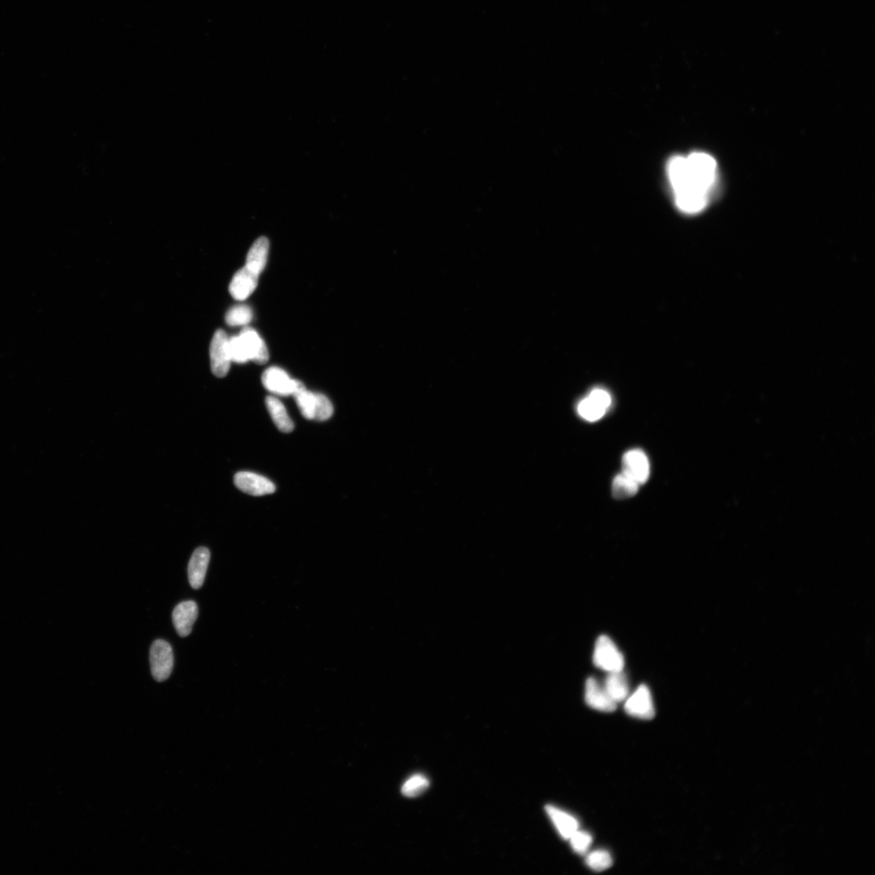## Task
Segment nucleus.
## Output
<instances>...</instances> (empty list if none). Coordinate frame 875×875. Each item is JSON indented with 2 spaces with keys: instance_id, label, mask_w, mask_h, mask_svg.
I'll list each match as a JSON object with an SVG mask.
<instances>
[{
  "instance_id": "nucleus-1",
  "label": "nucleus",
  "mask_w": 875,
  "mask_h": 875,
  "mask_svg": "<svg viewBox=\"0 0 875 875\" xmlns=\"http://www.w3.org/2000/svg\"><path fill=\"white\" fill-rule=\"evenodd\" d=\"M262 383L267 390L276 396H293L306 388L301 381L293 380L284 370L276 366L269 367L264 372Z\"/></svg>"
},
{
  "instance_id": "nucleus-2",
  "label": "nucleus",
  "mask_w": 875,
  "mask_h": 875,
  "mask_svg": "<svg viewBox=\"0 0 875 875\" xmlns=\"http://www.w3.org/2000/svg\"><path fill=\"white\" fill-rule=\"evenodd\" d=\"M594 663L597 668L611 673L622 671L624 658L610 637L601 636L596 642Z\"/></svg>"
},
{
  "instance_id": "nucleus-3",
  "label": "nucleus",
  "mask_w": 875,
  "mask_h": 875,
  "mask_svg": "<svg viewBox=\"0 0 875 875\" xmlns=\"http://www.w3.org/2000/svg\"><path fill=\"white\" fill-rule=\"evenodd\" d=\"M149 659L153 679L160 682L168 679L174 669V653L170 644L163 639L155 640Z\"/></svg>"
},
{
  "instance_id": "nucleus-4",
  "label": "nucleus",
  "mask_w": 875,
  "mask_h": 875,
  "mask_svg": "<svg viewBox=\"0 0 875 875\" xmlns=\"http://www.w3.org/2000/svg\"><path fill=\"white\" fill-rule=\"evenodd\" d=\"M211 369L217 377H225L231 368L229 338L223 330H217L210 345Z\"/></svg>"
},
{
  "instance_id": "nucleus-5",
  "label": "nucleus",
  "mask_w": 875,
  "mask_h": 875,
  "mask_svg": "<svg viewBox=\"0 0 875 875\" xmlns=\"http://www.w3.org/2000/svg\"><path fill=\"white\" fill-rule=\"evenodd\" d=\"M625 709L629 716L641 720H651L655 716L652 694L649 688L640 685L632 696L626 698Z\"/></svg>"
},
{
  "instance_id": "nucleus-6",
  "label": "nucleus",
  "mask_w": 875,
  "mask_h": 875,
  "mask_svg": "<svg viewBox=\"0 0 875 875\" xmlns=\"http://www.w3.org/2000/svg\"><path fill=\"white\" fill-rule=\"evenodd\" d=\"M611 395L603 389H594L578 405L577 411L581 418L586 421H596L603 418L611 404Z\"/></svg>"
},
{
  "instance_id": "nucleus-7",
  "label": "nucleus",
  "mask_w": 875,
  "mask_h": 875,
  "mask_svg": "<svg viewBox=\"0 0 875 875\" xmlns=\"http://www.w3.org/2000/svg\"><path fill=\"white\" fill-rule=\"evenodd\" d=\"M622 472L639 485L646 483L650 474L649 459L640 449L629 451L624 454L622 461Z\"/></svg>"
},
{
  "instance_id": "nucleus-8",
  "label": "nucleus",
  "mask_w": 875,
  "mask_h": 875,
  "mask_svg": "<svg viewBox=\"0 0 875 875\" xmlns=\"http://www.w3.org/2000/svg\"><path fill=\"white\" fill-rule=\"evenodd\" d=\"M234 484L241 492L253 496H264L275 492V485L261 475L253 472H238Z\"/></svg>"
},
{
  "instance_id": "nucleus-9",
  "label": "nucleus",
  "mask_w": 875,
  "mask_h": 875,
  "mask_svg": "<svg viewBox=\"0 0 875 875\" xmlns=\"http://www.w3.org/2000/svg\"><path fill=\"white\" fill-rule=\"evenodd\" d=\"M585 702L588 706L595 710L612 713L616 710L617 703L613 701L609 694L594 677H589L585 684Z\"/></svg>"
},
{
  "instance_id": "nucleus-10",
  "label": "nucleus",
  "mask_w": 875,
  "mask_h": 875,
  "mask_svg": "<svg viewBox=\"0 0 875 875\" xmlns=\"http://www.w3.org/2000/svg\"><path fill=\"white\" fill-rule=\"evenodd\" d=\"M198 606L193 601H184L174 608L172 618L176 632L181 637H189L198 617Z\"/></svg>"
},
{
  "instance_id": "nucleus-11",
  "label": "nucleus",
  "mask_w": 875,
  "mask_h": 875,
  "mask_svg": "<svg viewBox=\"0 0 875 875\" xmlns=\"http://www.w3.org/2000/svg\"><path fill=\"white\" fill-rule=\"evenodd\" d=\"M259 276L248 269L246 266L238 270L234 274L229 287L232 297L239 301L246 300L257 287Z\"/></svg>"
},
{
  "instance_id": "nucleus-12",
  "label": "nucleus",
  "mask_w": 875,
  "mask_h": 875,
  "mask_svg": "<svg viewBox=\"0 0 875 875\" xmlns=\"http://www.w3.org/2000/svg\"><path fill=\"white\" fill-rule=\"evenodd\" d=\"M210 560V551L206 547L197 548L192 554L189 565V578L194 589H200L204 584Z\"/></svg>"
},
{
  "instance_id": "nucleus-13",
  "label": "nucleus",
  "mask_w": 875,
  "mask_h": 875,
  "mask_svg": "<svg viewBox=\"0 0 875 875\" xmlns=\"http://www.w3.org/2000/svg\"><path fill=\"white\" fill-rule=\"evenodd\" d=\"M239 337L242 339L245 348L247 350L250 360H253L259 364H264L269 361V350L267 349L264 341L255 330L245 328L240 333Z\"/></svg>"
},
{
  "instance_id": "nucleus-14",
  "label": "nucleus",
  "mask_w": 875,
  "mask_h": 875,
  "mask_svg": "<svg viewBox=\"0 0 875 875\" xmlns=\"http://www.w3.org/2000/svg\"><path fill=\"white\" fill-rule=\"evenodd\" d=\"M546 810L563 839L569 840L570 837L579 830V822L573 815L562 812L552 805H547Z\"/></svg>"
},
{
  "instance_id": "nucleus-15",
  "label": "nucleus",
  "mask_w": 875,
  "mask_h": 875,
  "mask_svg": "<svg viewBox=\"0 0 875 875\" xmlns=\"http://www.w3.org/2000/svg\"><path fill=\"white\" fill-rule=\"evenodd\" d=\"M269 250L268 238L261 237L256 240L247 256V268L258 275L262 273L268 260Z\"/></svg>"
},
{
  "instance_id": "nucleus-16",
  "label": "nucleus",
  "mask_w": 875,
  "mask_h": 875,
  "mask_svg": "<svg viewBox=\"0 0 875 875\" xmlns=\"http://www.w3.org/2000/svg\"><path fill=\"white\" fill-rule=\"evenodd\" d=\"M266 407L276 428L283 433H290L295 429V425H293L285 405L283 404L279 399L274 396L267 397Z\"/></svg>"
},
{
  "instance_id": "nucleus-17",
  "label": "nucleus",
  "mask_w": 875,
  "mask_h": 875,
  "mask_svg": "<svg viewBox=\"0 0 875 875\" xmlns=\"http://www.w3.org/2000/svg\"><path fill=\"white\" fill-rule=\"evenodd\" d=\"M604 687L612 700L617 703L625 701L629 696L627 679L622 671L611 672L608 674Z\"/></svg>"
},
{
  "instance_id": "nucleus-18",
  "label": "nucleus",
  "mask_w": 875,
  "mask_h": 875,
  "mask_svg": "<svg viewBox=\"0 0 875 875\" xmlns=\"http://www.w3.org/2000/svg\"><path fill=\"white\" fill-rule=\"evenodd\" d=\"M639 485L623 473L617 475L612 484L613 497L626 499L633 497L638 492Z\"/></svg>"
},
{
  "instance_id": "nucleus-19",
  "label": "nucleus",
  "mask_w": 875,
  "mask_h": 875,
  "mask_svg": "<svg viewBox=\"0 0 875 875\" xmlns=\"http://www.w3.org/2000/svg\"><path fill=\"white\" fill-rule=\"evenodd\" d=\"M298 409L303 417L308 420H314L317 404V393L307 391V389L293 395Z\"/></svg>"
},
{
  "instance_id": "nucleus-20",
  "label": "nucleus",
  "mask_w": 875,
  "mask_h": 875,
  "mask_svg": "<svg viewBox=\"0 0 875 875\" xmlns=\"http://www.w3.org/2000/svg\"><path fill=\"white\" fill-rule=\"evenodd\" d=\"M253 313L247 305L234 306L226 313V321L229 326H243L252 321Z\"/></svg>"
},
{
  "instance_id": "nucleus-21",
  "label": "nucleus",
  "mask_w": 875,
  "mask_h": 875,
  "mask_svg": "<svg viewBox=\"0 0 875 875\" xmlns=\"http://www.w3.org/2000/svg\"><path fill=\"white\" fill-rule=\"evenodd\" d=\"M585 862L589 869L596 872H601L612 867L613 859L609 852L596 850L586 857Z\"/></svg>"
},
{
  "instance_id": "nucleus-22",
  "label": "nucleus",
  "mask_w": 875,
  "mask_h": 875,
  "mask_svg": "<svg viewBox=\"0 0 875 875\" xmlns=\"http://www.w3.org/2000/svg\"><path fill=\"white\" fill-rule=\"evenodd\" d=\"M429 787L428 779L421 775H416L409 779L404 784L402 791L404 796L414 798L419 796Z\"/></svg>"
},
{
  "instance_id": "nucleus-23",
  "label": "nucleus",
  "mask_w": 875,
  "mask_h": 875,
  "mask_svg": "<svg viewBox=\"0 0 875 875\" xmlns=\"http://www.w3.org/2000/svg\"><path fill=\"white\" fill-rule=\"evenodd\" d=\"M569 840L574 852L580 855H586L593 843V837L588 832L580 830L576 831Z\"/></svg>"
},
{
  "instance_id": "nucleus-24",
  "label": "nucleus",
  "mask_w": 875,
  "mask_h": 875,
  "mask_svg": "<svg viewBox=\"0 0 875 875\" xmlns=\"http://www.w3.org/2000/svg\"><path fill=\"white\" fill-rule=\"evenodd\" d=\"M229 350L232 362H237V364H245V362L250 360L247 350L245 348L239 335L229 338Z\"/></svg>"
},
{
  "instance_id": "nucleus-25",
  "label": "nucleus",
  "mask_w": 875,
  "mask_h": 875,
  "mask_svg": "<svg viewBox=\"0 0 875 875\" xmlns=\"http://www.w3.org/2000/svg\"><path fill=\"white\" fill-rule=\"evenodd\" d=\"M333 405L329 399L323 394L317 393V404L314 420L324 421L328 420L333 414Z\"/></svg>"
}]
</instances>
